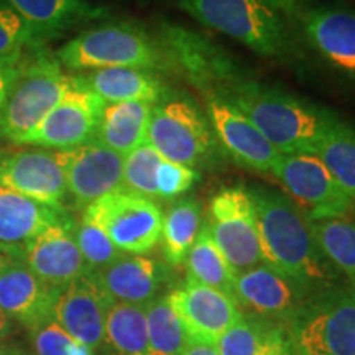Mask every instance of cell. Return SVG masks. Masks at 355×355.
<instances>
[{"label": "cell", "mask_w": 355, "mask_h": 355, "mask_svg": "<svg viewBox=\"0 0 355 355\" xmlns=\"http://www.w3.org/2000/svg\"><path fill=\"white\" fill-rule=\"evenodd\" d=\"M286 322L298 355H355V288L313 293Z\"/></svg>", "instance_id": "277c9868"}, {"label": "cell", "mask_w": 355, "mask_h": 355, "mask_svg": "<svg viewBox=\"0 0 355 355\" xmlns=\"http://www.w3.org/2000/svg\"><path fill=\"white\" fill-rule=\"evenodd\" d=\"M44 40L35 26L0 0V60L25 56V50H37Z\"/></svg>", "instance_id": "d6a6232c"}, {"label": "cell", "mask_w": 355, "mask_h": 355, "mask_svg": "<svg viewBox=\"0 0 355 355\" xmlns=\"http://www.w3.org/2000/svg\"><path fill=\"white\" fill-rule=\"evenodd\" d=\"M199 178L201 175L194 168L162 159L157 170L158 198L175 199L181 196L198 183Z\"/></svg>", "instance_id": "8d00e7d4"}, {"label": "cell", "mask_w": 355, "mask_h": 355, "mask_svg": "<svg viewBox=\"0 0 355 355\" xmlns=\"http://www.w3.org/2000/svg\"><path fill=\"white\" fill-rule=\"evenodd\" d=\"M145 314L150 355H180L188 334L166 296H157L146 303Z\"/></svg>", "instance_id": "4dcf8cb0"}, {"label": "cell", "mask_w": 355, "mask_h": 355, "mask_svg": "<svg viewBox=\"0 0 355 355\" xmlns=\"http://www.w3.org/2000/svg\"><path fill=\"white\" fill-rule=\"evenodd\" d=\"M311 46L339 73L355 79V10L316 7L301 13Z\"/></svg>", "instance_id": "ffe728a7"}, {"label": "cell", "mask_w": 355, "mask_h": 355, "mask_svg": "<svg viewBox=\"0 0 355 355\" xmlns=\"http://www.w3.org/2000/svg\"><path fill=\"white\" fill-rule=\"evenodd\" d=\"M316 157L324 163L336 183L355 199V130L339 122L324 137Z\"/></svg>", "instance_id": "f546056e"}, {"label": "cell", "mask_w": 355, "mask_h": 355, "mask_svg": "<svg viewBox=\"0 0 355 355\" xmlns=\"http://www.w3.org/2000/svg\"><path fill=\"white\" fill-rule=\"evenodd\" d=\"M60 288L40 279L21 260H15L0 273V308L10 321L33 331L53 319Z\"/></svg>", "instance_id": "44dd1931"}, {"label": "cell", "mask_w": 355, "mask_h": 355, "mask_svg": "<svg viewBox=\"0 0 355 355\" xmlns=\"http://www.w3.org/2000/svg\"><path fill=\"white\" fill-rule=\"evenodd\" d=\"M180 355H220V354L214 344L204 343V340L194 339V337L188 336L184 349L181 350Z\"/></svg>", "instance_id": "ab89813d"}, {"label": "cell", "mask_w": 355, "mask_h": 355, "mask_svg": "<svg viewBox=\"0 0 355 355\" xmlns=\"http://www.w3.org/2000/svg\"><path fill=\"white\" fill-rule=\"evenodd\" d=\"M73 81L55 56L24 58L0 110V139L19 145L56 107Z\"/></svg>", "instance_id": "5b68a950"}, {"label": "cell", "mask_w": 355, "mask_h": 355, "mask_svg": "<svg viewBox=\"0 0 355 355\" xmlns=\"http://www.w3.org/2000/svg\"><path fill=\"white\" fill-rule=\"evenodd\" d=\"M279 184L309 220L345 216L354 199L313 153H283L273 168Z\"/></svg>", "instance_id": "30bf717a"}, {"label": "cell", "mask_w": 355, "mask_h": 355, "mask_svg": "<svg viewBox=\"0 0 355 355\" xmlns=\"http://www.w3.org/2000/svg\"><path fill=\"white\" fill-rule=\"evenodd\" d=\"M104 340L114 355H150L145 304H110Z\"/></svg>", "instance_id": "484cf974"}, {"label": "cell", "mask_w": 355, "mask_h": 355, "mask_svg": "<svg viewBox=\"0 0 355 355\" xmlns=\"http://www.w3.org/2000/svg\"><path fill=\"white\" fill-rule=\"evenodd\" d=\"M71 217L64 207H51L0 186V248L24 261L35 237L50 225Z\"/></svg>", "instance_id": "d6986e66"}, {"label": "cell", "mask_w": 355, "mask_h": 355, "mask_svg": "<svg viewBox=\"0 0 355 355\" xmlns=\"http://www.w3.org/2000/svg\"><path fill=\"white\" fill-rule=\"evenodd\" d=\"M186 265H188V277L234 300L235 273L212 241L207 224L201 225L196 241L186 257Z\"/></svg>", "instance_id": "83f0119b"}, {"label": "cell", "mask_w": 355, "mask_h": 355, "mask_svg": "<svg viewBox=\"0 0 355 355\" xmlns=\"http://www.w3.org/2000/svg\"><path fill=\"white\" fill-rule=\"evenodd\" d=\"M252 198L265 263L309 295L334 286L337 270L319 248L308 217L283 194L259 189Z\"/></svg>", "instance_id": "6da1fadb"}, {"label": "cell", "mask_w": 355, "mask_h": 355, "mask_svg": "<svg viewBox=\"0 0 355 355\" xmlns=\"http://www.w3.org/2000/svg\"><path fill=\"white\" fill-rule=\"evenodd\" d=\"M206 115L217 141L237 165L272 175L283 153L266 140L250 119L217 94L207 96Z\"/></svg>", "instance_id": "5bb4252c"}, {"label": "cell", "mask_w": 355, "mask_h": 355, "mask_svg": "<svg viewBox=\"0 0 355 355\" xmlns=\"http://www.w3.org/2000/svg\"><path fill=\"white\" fill-rule=\"evenodd\" d=\"M112 304L97 283L86 273L58 291L53 319L73 339L97 349L104 343L105 316Z\"/></svg>", "instance_id": "2e32d148"}, {"label": "cell", "mask_w": 355, "mask_h": 355, "mask_svg": "<svg viewBox=\"0 0 355 355\" xmlns=\"http://www.w3.org/2000/svg\"><path fill=\"white\" fill-rule=\"evenodd\" d=\"M155 104L148 102H119L105 104L96 139L122 157L146 144V133Z\"/></svg>", "instance_id": "cb8c5ba5"}, {"label": "cell", "mask_w": 355, "mask_h": 355, "mask_svg": "<svg viewBox=\"0 0 355 355\" xmlns=\"http://www.w3.org/2000/svg\"><path fill=\"white\" fill-rule=\"evenodd\" d=\"M25 56L20 58H7V60H0V110H2L3 104H6L8 92L13 81H15L17 74L21 66Z\"/></svg>", "instance_id": "74e56055"}, {"label": "cell", "mask_w": 355, "mask_h": 355, "mask_svg": "<svg viewBox=\"0 0 355 355\" xmlns=\"http://www.w3.org/2000/svg\"><path fill=\"white\" fill-rule=\"evenodd\" d=\"M89 275L112 303L146 304L159 296L165 283V268L157 260L132 254Z\"/></svg>", "instance_id": "7402d4cb"}, {"label": "cell", "mask_w": 355, "mask_h": 355, "mask_svg": "<svg viewBox=\"0 0 355 355\" xmlns=\"http://www.w3.org/2000/svg\"><path fill=\"white\" fill-rule=\"evenodd\" d=\"M10 331H12V321L8 319L7 314L3 313L2 308H0V339L6 337Z\"/></svg>", "instance_id": "60d3db41"}, {"label": "cell", "mask_w": 355, "mask_h": 355, "mask_svg": "<svg viewBox=\"0 0 355 355\" xmlns=\"http://www.w3.org/2000/svg\"><path fill=\"white\" fill-rule=\"evenodd\" d=\"M217 96L250 119L282 153L314 155L324 137L340 122L329 110L255 83H239L227 94Z\"/></svg>", "instance_id": "7a4b0ae2"}, {"label": "cell", "mask_w": 355, "mask_h": 355, "mask_svg": "<svg viewBox=\"0 0 355 355\" xmlns=\"http://www.w3.org/2000/svg\"><path fill=\"white\" fill-rule=\"evenodd\" d=\"M199 24L227 35L261 56L285 51L300 0H175Z\"/></svg>", "instance_id": "3957f363"}, {"label": "cell", "mask_w": 355, "mask_h": 355, "mask_svg": "<svg viewBox=\"0 0 355 355\" xmlns=\"http://www.w3.org/2000/svg\"><path fill=\"white\" fill-rule=\"evenodd\" d=\"M0 186L51 207H64L68 198L58 152L38 146L0 152Z\"/></svg>", "instance_id": "4fadbf2b"}, {"label": "cell", "mask_w": 355, "mask_h": 355, "mask_svg": "<svg viewBox=\"0 0 355 355\" xmlns=\"http://www.w3.org/2000/svg\"><path fill=\"white\" fill-rule=\"evenodd\" d=\"M21 19L35 26L44 38L60 35L79 21L104 15L101 7L87 0H2Z\"/></svg>", "instance_id": "d4e9b609"}, {"label": "cell", "mask_w": 355, "mask_h": 355, "mask_svg": "<svg viewBox=\"0 0 355 355\" xmlns=\"http://www.w3.org/2000/svg\"><path fill=\"white\" fill-rule=\"evenodd\" d=\"M63 68H162V53L144 30L132 24H102L84 30L55 53Z\"/></svg>", "instance_id": "8992f818"}, {"label": "cell", "mask_w": 355, "mask_h": 355, "mask_svg": "<svg viewBox=\"0 0 355 355\" xmlns=\"http://www.w3.org/2000/svg\"><path fill=\"white\" fill-rule=\"evenodd\" d=\"M13 261H15V259H13V257L8 255L7 252H3L2 248H0V273H2L3 270L7 268L8 265L13 263Z\"/></svg>", "instance_id": "b9f144b4"}, {"label": "cell", "mask_w": 355, "mask_h": 355, "mask_svg": "<svg viewBox=\"0 0 355 355\" xmlns=\"http://www.w3.org/2000/svg\"><path fill=\"white\" fill-rule=\"evenodd\" d=\"M146 144L166 162L189 168L211 158L214 133L209 119L186 97H170L153 105Z\"/></svg>", "instance_id": "52a82bcc"}, {"label": "cell", "mask_w": 355, "mask_h": 355, "mask_svg": "<svg viewBox=\"0 0 355 355\" xmlns=\"http://www.w3.org/2000/svg\"><path fill=\"white\" fill-rule=\"evenodd\" d=\"M207 229L235 275L265 263L252 191L229 186L209 201Z\"/></svg>", "instance_id": "ba28073f"}, {"label": "cell", "mask_w": 355, "mask_h": 355, "mask_svg": "<svg viewBox=\"0 0 355 355\" xmlns=\"http://www.w3.org/2000/svg\"><path fill=\"white\" fill-rule=\"evenodd\" d=\"M309 293L270 265L261 263L235 275L234 300L255 316L288 321Z\"/></svg>", "instance_id": "e0dca14e"}, {"label": "cell", "mask_w": 355, "mask_h": 355, "mask_svg": "<svg viewBox=\"0 0 355 355\" xmlns=\"http://www.w3.org/2000/svg\"><path fill=\"white\" fill-rule=\"evenodd\" d=\"M0 355H21L20 352H15L13 349H3L0 347Z\"/></svg>", "instance_id": "7bdbcfd3"}, {"label": "cell", "mask_w": 355, "mask_h": 355, "mask_svg": "<svg viewBox=\"0 0 355 355\" xmlns=\"http://www.w3.org/2000/svg\"><path fill=\"white\" fill-rule=\"evenodd\" d=\"M83 216L107 234L123 254L144 255L162 241L163 212L155 199L115 189L84 209Z\"/></svg>", "instance_id": "9c48e42d"}, {"label": "cell", "mask_w": 355, "mask_h": 355, "mask_svg": "<svg viewBox=\"0 0 355 355\" xmlns=\"http://www.w3.org/2000/svg\"><path fill=\"white\" fill-rule=\"evenodd\" d=\"M166 298L183 322L186 334L214 345L243 316L232 298L191 277L168 293Z\"/></svg>", "instance_id": "9a60e30c"}, {"label": "cell", "mask_w": 355, "mask_h": 355, "mask_svg": "<svg viewBox=\"0 0 355 355\" xmlns=\"http://www.w3.org/2000/svg\"><path fill=\"white\" fill-rule=\"evenodd\" d=\"M202 225V207L196 199H181L163 216V255L168 265L180 266L186 261L191 247Z\"/></svg>", "instance_id": "4316f807"}, {"label": "cell", "mask_w": 355, "mask_h": 355, "mask_svg": "<svg viewBox=\"0 0 355 355\" xmlns=\"http://www.w3.org/2000/svg\"><path fill=\"white\" fill-rule=\"evenodd\" d=\"M56 152L66 176L68 198L79 209H86L89 204L122 188L125 157L101 141L91 140Z\"/></svg>", "instance_id": "7c38bea8"}, {"label": "cell", "mask_w": 355, "mask_h": 355, "mask_svg": "<svg viewBox=\"0 0 355 355\" xmlns=\"http://www.w3.org/2000/svg\"><path fill=\"white\" fill-rule=\"evenodd\" d=\"M84 87L99 96L105 104L119 102H148L158 104L165 99L166 86L152 69L104 68L76 76Z\"/></svg>", "instance_id": "603a6c76"}, {"label": "cell", "mask_w": 355, "mask_h": 355, "mask_svg": "<svg viewBox=\"0 0 355 355\" xmlns=\"http://www.w3.org/2000/svg\"><path fill=\"white\" fill-rule=\"evenodd\" d=\"M309 227L324 257L355 282V219L327 217L309 220Z\"/></svg>", "instance_id": "f1b7e54d"}, {"label": "cell", "mask_w": 355, "mask_h": 355, "mask_svg": "<svg viewBox=\"0 0 355 355\" xmlns=\"http://www.w3.org/2000/svg\"><path fill=\"white\" fill-rule=\"evenodd\" d=\"M74 219L56 222L35 237L26 248L24 263L53 288H63L87 273L73 235Z\"/></svg>", "instance_id": "ac0fdd59"}, {"label": "cell", "mask_w": 355, "mask_h": 355, "mask_svg": "<svg viewBox=\"0 0 355 355\" xmlns=\"http://www.w3.org/2000/svg\"><path fill=\"white\" fill-rule=\"evenodd\" d=\"M32 343L37 355H94V349L73 339L55 319L35 327Z\"/></svg>", "instance_id": "d590c367"}, {"label": "cell", "mask_w": 355, "mask_h": 355, "mask_svg": "<svg viewBox=\"0 0 355 355\" xmlns=\"http://www.w3.org/2000/svg\"><path fill=\"white\" fill-rule=\"evenodd\" d=\"M259 355H298V354H296L295 347H293L291 339L290 336H288V331L285 327L282 334H279L277 339L268 345V347L261 350Z\"/></svg>", "instance_id": "f35d334b"}, {"label": "cell", "mask_w": 355, "mask_h": 355, "mask_svg": "<svg viewBox=\"0 0 355 355\" xmlns=\"http://www.w3.org/2000/svg\"><path fill=\"white\" fill-rule=\"evenodd\" d=\"M162 159L148 144H144L128 153L123 159L122 188L150 199L158 198L157 170Z\"/></svg>", "instance_id": "836d02e7"}, {"label": "cell", "mask_w": 355, "mask_h": 355, "mask_svg": "<svg viewBox=\"0 0 355 355\" xmlns=\"http://www.w3.org/2000/svg\"><path fill=\"white\" fill-rule=\"evenodd\" d=\"M73 235L87 265V273L104 268L123 255V252L114 245L107 234L84 216L81 220H74Z\"/></svg>", "instance_id": "e575fe53"}, {"label": "cell", "mask_w": 355, "mask_h": 355, "mask_svg": "<svg viewBox=\"0 0 355 355\" xmlns=\"http://www.w3.org/2000/svg\"><path fill=\"white\" fill-rule=\"evenodd\" d=\"M105 102L73 76L56 107L19 145L48 150H68L96 139Z\"/></svg>", "instance_id": "8fae6325"}, {"label": "cell", "mask_w": 355, "mask_h": 355, "mask_svg": "<svg viewBox=\"0 0 355 355\" xmlns=\"http://www.w3.org/2000/svg\"><path fill=\"white\" fill-rule=\"evenodd\" d=\"M285 327L259 316H242L219 337L216 347L220 355H259Z\"/></svg>", "instance_id": "1f68e13d"}]
</instances>
